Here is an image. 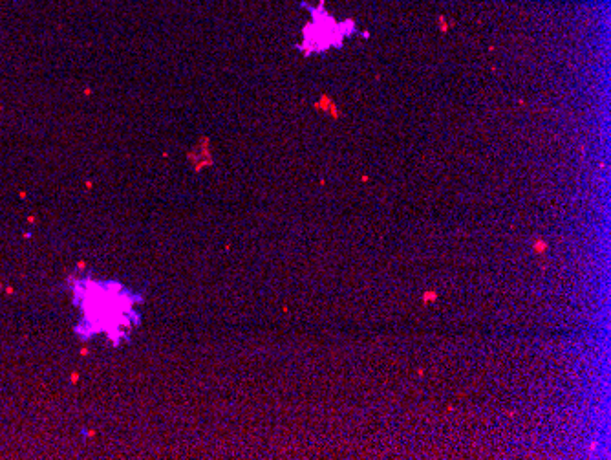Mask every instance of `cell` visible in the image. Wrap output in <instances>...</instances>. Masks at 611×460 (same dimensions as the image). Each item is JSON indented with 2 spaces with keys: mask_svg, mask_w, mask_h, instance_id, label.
<instances>
[{
  "mask_svg": "<svg viewBox=\"0 0 611 460\" xmlns=\"http://www.w3.org/2000/svg\"><path fill=\"white\" fill-rule=\"evenodd\" d=\"M68 293L79 312L73 332L82 341L103 339L106 345L119 349L143 325V292L119 279L97 277L90 272L72 275L68 279Z\"/></svg>",
  "mask_w": 611,
  "mask_h": 460,
  "instance_id": "obj_1",
  "label": "cell"
},
{
  "mask_svg": "<svg viewBox=\"0 0 611 460\" xmlns=\"http://www.w3.org/2000/svg\"><path fill=\"white\" fill-rule=\"evenodd\" d=\"M536 249H545V244H544V242H542V244L538 242V244H536Z\"/></svg>",
  "mask_w": 611,
  "mask_h": 460,
  "instance_id": "obj_2",
  "label": "cell"
}]
</instances>
